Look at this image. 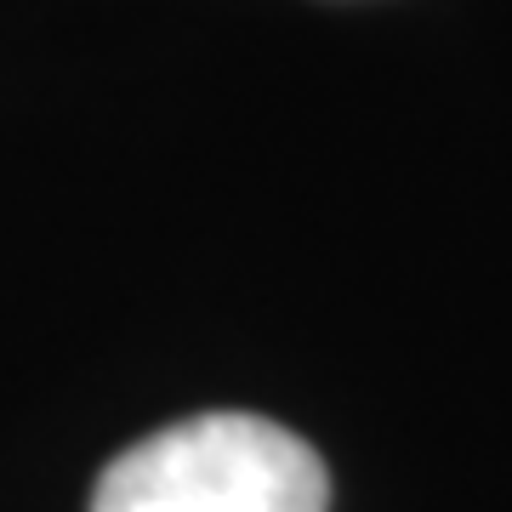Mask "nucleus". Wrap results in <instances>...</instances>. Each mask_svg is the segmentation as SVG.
I'll use <instances>...</instances> for the list:
<instances>
[{
	"label": "nucleus",
	"mask_w": 512,
	"mask_h": 512,
	"mask_svg": "<svg viewBox=\"0 0 512 512\" xmlns=\"http://www.w3.org/2000/svg\"><path fill=\"white\" fill-rule=\"evenodd\" d=\"M330 473L291 427L239 410L188 416L109 461L92 512H325Z\"/></svg>",
	"instance_id": "f257e3e1"
}]
</instances>
